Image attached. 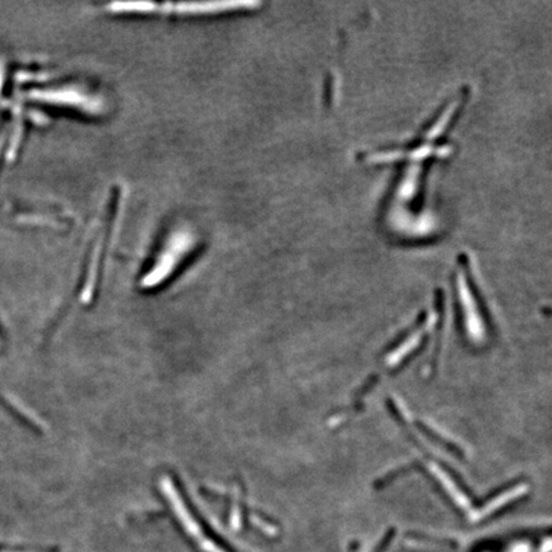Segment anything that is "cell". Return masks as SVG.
Listing matches in <instances>:
<instances>
[{
  "instance_id": "6da1fadb",
  "label": "cell",
  "mask_w": 552,
  "mask_h": 552,
  "mask_svg": "<svg viewBox=\"0 0 552 552\" xmlns=\"http://www.w3.org/2000/svg\"><path fill=\"white\" fill-rule=\"evenodd\" d=\"M394 532L393 531H389L382 540L380 541V543L377 546L374 547V550L371 552H385L387 550V547L392 545V541H393Z\"/></svg>"
}]
</instances>
